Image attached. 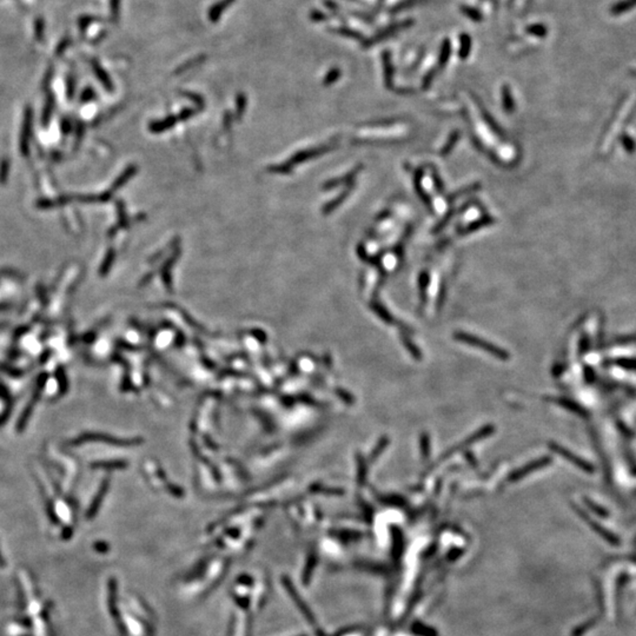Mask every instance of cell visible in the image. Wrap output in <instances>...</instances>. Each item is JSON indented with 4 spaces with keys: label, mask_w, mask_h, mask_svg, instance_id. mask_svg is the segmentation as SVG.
I'll list each match as a JSON object with an SVG mask.
<instances>
[{
    "label": "cell",
    "mask_w": 636,
    "mask_h": 636,
    "mask_svg": "<svg viewBox=\"0 0 636 636\" xmlns=\"http://www.w3.org/2000/svg\"><path fill=\"white\" fill-rule=\"evenodd\" d=\"M451 54V42L449 39H444L442 42V46H441V52H440V58H438V65L441 67L445 66V64L448 63L449 58H450Z\"/></svg>",
    "instance_id": "7c38bea8"
},
{
    "label": "cell",
    "mask_w": 636,
    "mask_h": 636,
    "mask_svg": "<svg viewBox=\"0 0 636 636\" xmlns=\"http://www.w3.org/2000/svg\"><path fill=\"white\" fill-rule=\"evenodd\" d=\"M404 343H405L406 348L409 349V351L411 352L412 356L416 357V358H420V357H421V355H420V350H418V349L416 348V346H415V344H412V343L410 342V340L405 339V340H404Z\"/></svg>",
    "instance_id": "ac0fdd59"
},
{
    "label": "cell",
    "mask_w": 636,
    "mask_h": 636,
    "mask_svg": "<svg viewBox=\"0 0 636 636\" xmlns=\"http://www.w3.org/2000/svg\"><path fill=\"white\" fill-rule=\"evenodd\" d=\"M424 1H426V0H401L398 4L394 5V6L390 8V13L396 14V13L403 12V11L409 10V8L416 6L418 4H422Z\"/></svg>",
    "instance_id": "8fae6325"
},
{
    "label": "cell",
    "mask_w": 636,
    "mask_h": 636,
    "mask_svg": "<svg viewBox=\"0 0 636 636\" xmlns=\"http://www.w3.org/2000/svg\"><path fill=\"white\" fill-rule=\"evenodd\" d=\"M548 27L546 25L541 24V22H537V24H531L529 26L526 27V32L527 34H530V36L537 37V38H544V37L548 36Z\"/></svg>",
    "instance_id": "4fadbf2b"
},
{
    "label": "cell",
    "mask_w": 636,
    "mask_h": 636,
    "mask_svg": "<svg viewBox=\"0 0 636 636\" xmlns=\"http://www.w3.org/2000/svg\"><path fill=\"white\" fill-rule=\"evenodd\" d=\"M233 1L234 0H220V1L217 2V4H214L213 6L210 8V11H209V18H210L211 21L212 22L217 21V20L220 18V16H222V13L224 12L226 8L230 6Z\"/></svg>",
    "instance_id": "52a82bcc"
},
{
    "label": "cell",
    "mask_w": 636,
    "mask_h": 636,
    "mask_svg": "<svg viewBox=\"0 0 636 636\" xmlns=\"http://www.w3.org/2000/svg\"><path fill=\"white\" fill-rule=\"evenodd\" d=\"M324 2H325V6L328 7L329 10H331V11H338V10H339V6L335 4V2L332 1V0H325Z\"/></svg>",
    "instance_id": "d6986e66"
},
{
    "label": "cell",
    "mask_w": 636,
    "mask_h": 636,
    "mask_svg": "<svg viewBox=\"0 0 636 636\" xmlns=\"http://www.w3.org/2000/svg\"><path fill=\"white\" fill-rule=\"evenodd\" d=\"M550 448H551L552 450H554V451L558 452V454H560V455H562V456H563L564 458H567V460H568L569 462H572V463L576 464L577 466H580V468H581V469H583V470H590L589 464H588V463H586V462H584V461L580 460V458L576 457V456H574V455H572V452L568 451V450H566V449L562 448V446L557 445V444H555V443H550Z\"/></svg>",
    "instance_id": "5b68a950"
},
{
    "label": "cell",
    "mask_w": 636,
    "mask_h": 636,
    "mask_svg": "<svg viewBox=\"0 0 636 636\" xmlns=\"http://www.w3.org/2000/svg\"><path fill=\"white\" fill-rule=\"evenodd\" d=\"M351 13H352V16H354V17H356V18L360 19L362 21L368 22V24H372V22L375 21L374 17H372L371 14H366L364 12H360V11H351Z\"/></svg>",
    "instance_id": "2e32d148"
},
{
    "label": "cell",
    "mask_w": 636,
    "mask_h": 636,
    "mask_svg": "<svg viewBox=\"0 0 636 636\" xmlns=\"http://www.w3.org/2000/svg\"><path fill=\"white\" fill-rule=\"evenodd\" d=\"M328 18L329 17L326 14L319 12V11H312L310 13V19L314 20V21H324Z\"/></svg>",
    "instance_id": "e0dca14e"
},
{
    "label": "cell",
    "mask_w": 636,
    "mask_h": 636,
    "mask_svg": "<svg viewBox=\"0 0 636 636\" xmlns=\"http://www.w3.org/2000/svg\"><path fill=\"white\" fill-rule=\"evenodd\" d=\"M492 432H494V426H492V425H487V426H484V428L480 429V430L475 432V434H472L471 436L466 437V440H464L463 442L458 443L457 445H455V446H454V448L449 449V450L446 451L445 454H444V455H442V456H441L440 461L446 460V458L450 457L452 454H456V452H458L460 450H462V449H463V448H466V446H469V445H471V444H474V443L478 442V441L484 440V438H486V437L490 436V435L492 434Z\"/></svg>",
    "instance_id": "3957f363"
},
{
    "label": "cell",
    "mask_w": 636,
    "mask_h": 636,
    "mask_svg": "<svg viewBox=\"0 0 636 636\" xmlns=\"http://www.w3.org/2000/svg\"><path fill=\"white\" fill-rule=\"evenodd\" d=\"M332 32L336 34H340V36L346 37V38H351V39H356V40H364V37L363 34L360 32V31L354 30V28H350L348 26H339L336 28H332Z\"/></svg>",
    "instance_id": "9c48e42d"
},
{
    "label": "cell",
    "mask_w": 636,
    "mask_h": 636,
    "mask_svg": "<svg viewBox=\"0 0 636 636\" xmlns=\"http://www.w3.org/2000/svg\"><path fill=\"white\" fill-rule=\"evenodd\" d=\"M415 24L414 19H404L402 21L398 22H394V24L389 25V26L381 28L378 32H376L375 36L370 37L369 39H364L362 42V46L368 48L374 46L375 44H378V42H383V40L391 38V37L396 36V33L400 32L402 30H406V28L411 27L412 25Z\"/></svg>",
    "instance_id": "7a4b0ae2"
},
{
    "label": "cell",
    "mask_w": 636,
    "mask_h": 636,
    "mask_svg": "<svg viewBox=\"0 0 636 636\" xmlns=\"http://www.w3.org/2000/svg\"><path fill=\"white\" fill-rule=\"evenodd\" d=\"M384 1H385V0H377L376 6H375V8H374V14H372V16H376L377 13H380L381 8H382L383 4H384Z\"/></svg>",
    "instance_id": "ffe728a7"
},
{
    "label": "cell",
    "mask_w": 636,
    "mask_h": 636,
    "mask_svg": "<svg viewBox=\"0 0 636 636\" xmlns=\"http://www.w3.org/2000/svg\"><path fill=\"white\" fill-rule=\"evenodd\" d=\"M454 338L456 340H458V342H463L466 343V344L472 346V348H476V349H480V350L486 351L487 354L491 355V356L496 357L498 360H507L509 357H510V355H509V352L507 350L500 348V346L495 345L494 343H490L488 342V340L483 339V338L474 336V335L458 331V332H455Z\"/></svg>",
    "instance_id": "6da1fadb"
},
{
    "label": "cell",
    "mask_w": 636,
    "mask_h": 636,
    "mask_svg": "<svg viewBox=\"0 0 636 636\" xmlns=\"http://www.w3.org/2000/svg\"><path fill=\"white\" fill-rule=\"evenodd\" d=\"M550 462H551V460H550L549 457H542V458H540V460L531 461L530 463L526 464V466H523L522 468L516 469V470L512 471L511 474L509 475L508 481H509V482H517V481H521L522 478L528 476L530 472L540 470V469H542L546 466H548Z\"/></svg>",
    "instance_id": "277c9868"
},
{
    "label": "cell",
    "mask_w": 636,
    "mask_h": 636,
    "mask_svg": "<svg viewBox=\"0 0 636 636\" xmlns=\"http://www.w3.org/2000/svg\"><path fill=\"white\" fill-rule=\"evenodd\" d=\"M472 46V39L468 33H462L460 36V54L461 58H466L470 53Z\"/></svg>",
    "instance_id": "30bf717a"
},
{
    "label": "cell",
    "mask_w": 636,
    "mask_h": 636,
    "mask_svg": "<svg viewBox=\"0 0 636 636\" xmlns=\"http://www.w3.org/2000/svg\"><path fill=\"white\" fill-rule=\"evenodd\" d=\"M460 11L466 18L475 22H481L483 20V13L476 7L469 6V5H461Z\"/></svg>",
    "instance_id": "ba28073f"
},
{
    "label": "cell",
    "mask_w": 636,
    "mask_h": 636,
    "mask_svg": "<svg viewBox=\"0 0 636 636\" xmlns=\"http://www.w3.org/2000/svg\"><path fill=\"white\" fill-rule=\"evenodd\" d=\"M388 444H389V440H388V437H383L382 440H381L380 442H378L377 446H376V449H375V450L372 451V454H371V460L374 461L375 458L380 456V455L382 454V452H383V450H384V449L386 448V446H388Z\"/></svg>",
    "instance_id": "5bb4252c"
},
{
    "label": "cell",
    "mask_w": 636,
    "mask_h": 636,
    "mask_svg": "<svg viewBox=\"0 0 636 636\" xmlns=\"http://www.w3.org/2000/svg\"><path fill=\"white\" fill-rule=\"evenodd\" d=\"M429 448H430L429 436L426 434H422V436H421V452H422L423 457L429 456V451H430Z\"/></svg>",
    "instance_id": "9a60e30c"
},
{
    "label": "cell",
    "mask_w": 636,
    "mask_h": 636,
    "mask_svg": "<svg viewBox=\"0 0 636 636\" xmlns=\"http://www.w3.org/2000/svg\"><path fill=\"white\" fill-rule=\"evenodd\" d=\"M636 7V0H620V1L613 4L609 8V12L612 16H621V14L628 12Z\"/></svg>",
    "instance_id": "8992f818"
}]
</instances>
